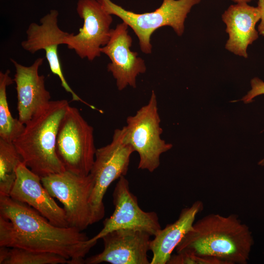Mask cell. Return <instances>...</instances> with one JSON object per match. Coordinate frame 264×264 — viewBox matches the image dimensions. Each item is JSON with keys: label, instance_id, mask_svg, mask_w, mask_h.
Wrapping results in <instances>:
<instances>
[{"label": "cell", "instance_id": "obj_1", "mask_svg": "<svg viewBox=\"0 0 264 264\" xmlns=\"http://www.w3.org/2000/svg\"><path fill=\"white\" fill-rule=\"evenodd\" d=\"M89 239L77 229L52 224L27 204L0 196V246L53 253L68 264H83L96 244Z\"/></svg>", "mask_w": 264, "mask_h": 264}, {"label": "cell", "instance_id": "obj_2", "mask_svg": "<svg viewBox=\"0 0 264 264\" xmlns=\"http://www.w3.org/2000/svg\"><path fill=\"white\" fill-rule=\"evenodd\" d=\"M253 243L248 226L238 215L210 214L194 222L176 250L215 258L225 264H246Z\"/></svg>", "mask_w": 264, "mask_h": 264}, {"label": "cell", "instance_id": "obj_3", "mask_svg": "<svg viewBox=\"0 0 264 264\" xmlns=\"http://www.w3.org/2000/svg\"><path fill=\"white\" fill-rule=\"evenodd\" d=\"M65 99L51 101L27 122L13 143L23 162L41 178L66 169L56 151L59 127L68 107Z\"/></svg>", "mask_w": 264, "mask_h": 264}, {"label": "cell", "instance_id": "obj_4", "mask_svg": "<svg viewBox=\"0 0 264 264\" xmlns=\"http://www.w3.org/2000/svg\"><path fill=\"white\" fill-rule=\"evenodd\" d=\"M97 0L108 13L117 16L133 30L138 39L141 50L150 54L153 33L161 27L169 26L178 36H181L188 14L201 0H163L154 11L143 13L127 10L110 0Z\"/></svg>", "mask_w": 264, "mask_h": 264}, {"label": "cell", "instance_id": "obj_5", "mask_svg": "<svg viewBox=\"0 0 264 264\" xmlns=\"http://www.w3.org/2000/svg\"><path fill=\"white\" fill-rule=\"evenodd\" d=\"M133 148L126 140L125 129H115L111 141L96 149L94 161L90 170L93 186L89 203L91 211V225L105 216L103 199L110 185L127 175Z\"/></svg>", "mask_w": 264, "mask_h": 264}, {"label": "cell", "instance_id": "obj_6", "mask_svg": "<svg viewBox=\"0 0 264 264\" xmlns=\"http://www.w3.org/2000/svg\"><path fill=\"white\" fill-rule=\"evenodd\" d=\"M156 94L152 91L147 104L126 119L124 126L126 141L139 155L138 168L153 172L160 165L161 155L173 147L161 138L160 127Z\"/></svg>", "mask_w": 264, "mask_h": 264}, {"label": "cell", "instance_id": "obj_7", "mask_svg": "<svg viewBox=\"0 0 264 264\" xmlns=\"http://www.w3.org/2000/svg\"><path fill=\"white\" fill-rule=\"evenodd\" d=\"M96 150L93 127L77 108L69 105L61 121L56 144V153L66 171L88 175Z\"/></svg>", "mask_w": 264, "mask_h": 264}, {"label": "cell", "instance_id": "obj_8", "mask_svg": "<svg viewBox=\"0 0 264 264\" xmlns=\"http://www.w3.org/2000/svg\"><path fill=\"white\" fill-rule=\"evenodd\" d=\"M41 181L64 205L68 227L82 231L91 225L89 199L93 182L89 174L83 176L65 171L42 177Z\"/></svg>", "mask_w": 264, "mask_h": 264}, {"label": "cell", "instance_id": "obj_9", "mask_svg": "<svg viewBox=\"0 0 264 264\" xmlns=\"http://www.w3.org/2000/svg\"><path fill=\"white\" fill-rule=\"evenodd\" d=\"M76 11L83 20V26L77 34L69 33L64 44L80 58L92 61L100 56L101 48L110 40L113 19L97 0H79Z\"/></svg>", "mask_w": 264, "mask_h": 264}, {"label": "cell", "instance_id": "obj_10", "mask_svg": "<svg viewBox=\"0 0 264 264\" xmlns=\"http://www.w3.org/2000/svg\"><path fill=\"white\" fill-rule=\"evenodd\" d=\"M114 210L103 221V227L88 240L96 242L108 233L119 229L141 230L154 236L161 229L157 214L141 209L136 197L130 190L128 180L123 176L118 179L112 194Z\"/></svg>", "mask_w": 264, "mask_h": 264}, {"label": "cell", "instance_id": "obj_11", "mask_svg": "<svg viewBox=\"0 0 264 264\" xmlns=\"http://www.w3.org/2000/svg\"><path fill=\"white\" fill-rule=\"evenodd\" d=\"M58 15V11L52 9L40 19V24L30 23L26 31V39L21 43V46L32 54L44 50L51 71L59 77L62 86L71 94L72 100L81 102L95 110V107L84 101L72 90L64 75L58 49L59 45L64 44V40L69 33L59 27Z\"/></svg>", "mask_w": 264, "mask_h": 264}, {"label": "cell", "instance_id": "obj_12", "mask_svg": "<svg viewBox=\"0 0 264 264\" xmlns=\"http://www.w3.org/2000/svg\"><path fill=\"white\" fill-rule=\"evenodd\" d=\"M139 230L119 229L104 235L103 251L85 259L84 264H150V237Z\"/></svg>", "mask_w": 264, "mask_h": 264}, {"label": "cell", "instance_id": "obj_13", "mask_svg": "<svg viewBox=\"0 0 264 264\" xmlns=\"http://www.w3.org/2000/svg\"><path fill=\"white\" fill-rule=\"evenodd\" d=\"M128 27L126 23L122 22L114 29H111L108 43L100 49L101 52L110 60L107 70L116 80L119 90L128 86L136 88L137 76L146 70L144 61L138 57L137 52L130 49L132 40L129 34Z\"/></svg>", "mask_w": 264, "mask_h": 264}, {"label": "cell", "instance_id": "obj_14", "mask_svg": "<svg viewBox=\"0 0 264 264\" xmlns=\"http://www.w3.org/2000/svg\"><path fill=\"white\" fill-rule=\"evenodd\" d=\"M16 172V179L9 196L32 207L52 224L68 227L64 209L58 205L44 186L41 178L23 162L18 165Z\"/></svg>", "mask_w": 264, "mask_h": 264}, {"label": "cell", "instance_id": "obj_15", "mask_svg": "<svg viewBox=\"0 0 264 264\" xmlns=\"http://www.w3.org/2000/svg\"><path fill=\"white\" fill-rule=\"evenodd\" d=\"M11 61L16 69L13 80L17 94L18 119L25 125L51 101L50 92L45 88V77L39 74L44 59L37 58L28 66L13 59Z\"/></svg>", "mask_w": 264, "mask_h": 264}, {"label": "cell", "instance_id": "obj_16", "mask_svg": "<svg viewBox=\"0 0 264 264\" xmlns=\"http://www.w3.org/2000/svg\"><path fill=\"white\" fill-rule=\"evenodd\" d=\"M260 19L258 7L250 6L246 2L230 5L222 15L229 35L225 48L237 55L247 58L248 46L259 37L255 26Z\"/></svg>", "mask_w": 264, "mask_h": 264}, {"label": "cell", "instance_id": "obj_17", "mask_svg": "<svg viewBox=\"0 0 264 264\" xmlns=\"http://www.w3.org/2000/svg\"><path fill=\"white\" fill-rule=\"evenodd\" d=\"M203 209V203L197 200L183 208L173 223L161 229L151 240L153 257L150 264H167L173 251L194 223L197 215Z\"/></svg>", "mask_w": 264, "mask_h": 264}, {"label": "cell", "instance_id": "obj_18", "mask_svg": "<svg viewBox=\"0 0 264 264\" xmlns=\"http://www.w3.org/2000/svg\"><path fill=\"white\" fill-rule=\"evenodd\" d=\"M10 73L8 69L0 72V138L13 142L22 132L25 125L14 118L9 109L6 88L14 82Z\"/></svg>", "mask_w": 264, "mask_h": 264}, {"label": "cell", "instance_id": "obj_19", "mask_svg": "<svg viewBox=\"0 0 264 264\" xmlns=\"http://www.w3.org/2000/svg\"><path fill=\"white\" fill-rule=\"evenodd\" d=\"M68 264L60 255L26 249L0 246V264Z\"/></svg>", "mask_w": 264, "mask_h": 264}, {"label": "cell", "instance_id": "obj_20", "mask_svg": "<svg viewBox=\"0 0 264 264\" xmlns=\"http://www.w3.org/2000/svg\"><path fill=\"white\" fill-rule=\"evenodd\" d=\"M23 162L13 142L0 138V196H9L16 179V169Z\"/></svg>", "mask_w": 264, "mask_h": 264}, {"label": "cell", "instance_id": "obj_21", "mask_svg": "<svg viewBox=\"0 0 264 264\" xmlns=\"http://www.w3.org/2000/svg\"><path fill=\"white\" fill-rule=\"evenodd\" d=\"M167 264H225L218 259L198 256L187 251L172 254Z\"/></svg>", "mask_w": 264, "mask_h": 264}, {"label": "cell", "instance_id": "obj_22", "mask_svg": "<svg viewBox=\"0 0 264 264\" xmlns=\"http://www.w3.org/2000/svg\"><path fill=\"white\" fill-rule=\"evenodd\" d=\"M250 84L251 90L242 99V101L245 104L251 102L256 96L264 94V82L262 80L255 77L251 80ZM259 164L264 165V159Z\"/></svg>", "mask_w": 264, "mask_h": 264}, {"label": "cell", "instance_id": "obj_23", "mask_svg": "<svg viewBox=\"0 0 264 264\" xmlns=\"http://www.w3.org/2000/svg\"><path fill=\"white\" fill-rule=\"evenodd\" d=\"M261 13V22L258 25L259 34L264 36V0H258V6Z\"/></svg>", "mask_w": 264, "mask_h": 264}, {"label": "cell", "instance_id": "obj_24", "mask_svg": "<svg viewBox=\"0 0 264 264\" xmlns=\"http://www.w3.org/2000/svg\"><path fill=\"white\" fill-rule=\"evenodd\" d=\"M236 3H241V2H248L250 1L251 0H232Z\"/></svg>", "mask_w": 264, "mask_h": 264}]
</instances>
